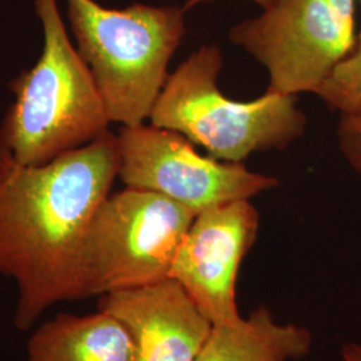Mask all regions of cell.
I'll list each match as a JSON object with an SVG mask.
<instances>
[{
    "mask_svg": "<svg viewBox=\"0 0 361 361\" xmlns=\"http://www.w3.org/2000/svg\"><path fill=\"white\" fill-rule=\"evenodd\" d=\"M331 109L348 113L361 106V43L314 92Z\"/></svg>",
    "mask_w": 361,
    "mask_h": 361,
    "instance_id": "obj_12",
    "label": "cell"
},
{
    "mask_svg": "<svg viewBox=\"0 0 361 361\" xmlns=\"http://www.w3.org/2000/svg\"><path fill=\"white\" fill-rule=\"evenodd\" d=\"M193 212L165 195L126 188L109 194L82 240L79 300L102 297L170 279Z\"/></svg>",
    "mask_w": 361,
    "mask_h": 361,
    "instance_id": "obj_5",
    "label": "cell"
},
{
    "mask_svg": "<svg viewBox=\"0 0 361 361\" xmlns=\"http://www.w3.org/2000/svg\"><path fill=\"white\" fill-rule=\"evenodd\" d=\"M209 1H212V0H186L182 8H183L185 11H189V10H192L194 7H197V6H200V4H204V3H209ZM252 1L257 3L262 8H267V7L271 6V3H274L276 0H252Z\"/></svg>",
    "mask_w": 361,
    "mask_h": 361,
    "instance_id": "obj_15",
    "label": "cell"
},
{
    "mask_svg": "<svg viewBox=\"0 0 361 361\" xmlns=\"http://www.w3.org/2000/svg\"><path fill=\"white\" fill-rule=\"evenodd\" d=\"M185 13L178 6L134 3L113 10L95 0H67L78 52L111 123L131 128L150 119L186 32Z\"/></svg>",
    "mask_w": 361,
    "mask_h": 361,
    "instance_id": "obj_3",
    "label": "cell"
},
{
    "mask_svg": "<svg viewBox=\"0 0 361 361\" xmlns=\"http://www.w3.org/2000/svg\"><path fill=\"white\" fill-rule=\"evenodd\" d=\"M118 170L110 131L40 166L18 162L0 142V276L16 285L19 331L54 305L79 300L82 240Z\"/></svg>",
    "mask_w": 361,
    "mask_h": 361,
    "instance_id": "obj_1",
    "label": "cell"
},
{
    "mask_svg": "<svg viewBox=\"0 0 361 361\" xmlns=\"http://www.w3.org/2000/svg\"><path fill=\"white\" fill-rule=\"evenodd\" d=\"M344 361H361V345L357 343H345L341 348Z\"/></svg>",
    "mask_w": 361,
    "mask_h": 361,
    "instance_id": "obj_14",
    "label": "cell"
},
{
    "mask_svg": "<svg viewBox=\"0 0 361 361\" xmlns=\"http://www.w3.org/2000/svg\"><path fill=\"white\" fill-rule=\"evenodd\" d=\"M116 138L118 177L126 188L165 195L195 216L279 186L274 177L253 173L241 162L198 154L185 135L152 123L123 126Z\"/></svg>",
    "mask_w": 361,
    "mask_h": 361,
    "instance_id": "obj_7",
    "label": "cell"
},
{
    "mask_svg": "<svg viewBox=\"0 0 361 361\" xmlns=\"http://www.w3.org/2000/svg\"><path fill=\"white\" fill-rule=\"evenodd\" d=\"M27 361H135V348L126 326L104 310L59 313L30 336Z\"/></svg>",
    "mask_w": 361,
    "mask_h": 361,
    "instance_id": "obj_10",
    "label": "cell"
},
{
    "mask_svg": "<svg viewBox=\"0 0 361 361\" xmlns=\"http://www.w3.org/2000/svg\"><path fill=\"white\" fill-rule=\"evenodd\" d=\"M337 140L350 166L361 174V106L341 114Z\"/></svg>",
    "mask_w": 361,
    "mask_h": 361,
    "instance_id": "obj_13",
    "label": "cell"
},
{
    "mask_svg": "<svg viewBox=\"0 0 361 361\" xmlns=\"http://www.w3.org/2000/svg\"><path fill=\"white\" fill-rule=\"evenodd\" d=\"M312 335L293 324L280 325L259 307L231 324L213 325L195 361H289L310 353Z\"/></svg>",
    "mask_w": 361,
    "mask_h": 361,
    "instance_id": "obj_11",
    "label": "cell"
},
{
    "mask_svg": "<svg viewBox=\"0 0 361 361\" xmlns=\"http://www.w3.org/2000/svg\"><path fill=\"white\" fill-rule=\"evenodd\" d=\"M98 310L126 326L135 361H195L213 329L173 279L99 297Z\"/></svg>",
    "mask_w": 361,
    "mask_h": 361,
    "instance_id": "obj_9",
    "label": "cell"
},
{
    "mask_svg": "<svg viewBox=\"0 0 361 361\" xmlns=\"http://www.w3.org/2000/svg\"><path fill=\"white\" fill-rule=\"evenodd\" d=\"M359 1H360V4H361V0H359ZM359 43H361V27H360V34H359Z\"/></svg>",
    "mask_w": 361,
    "mask_h": 361,
    "instance_id": "obj_16",
    "label": "cell"
},
{
    "mask_svg": "<svg viewBox=\"0 0 361 361\" xmlns=\"http://www.w3.org/2000/svg\"><path fill=\"white\" fill-rule=\"evenodd\" d=\"M43 50L10 83L15 101L0 125V142L27 166H40L95 141L111 123L99 90L68 38L56 0H35Z\"/></svg>",
    "mask_w": 361,
    "mask_h": 361,
    "instance_id": "obj_2",
    "label": "cell"
},
{
    "mask_svg": "<svg viewBox=\"0 0 361 361\" xmlns=\"http://www.w3.org/2000/svg\"><path fill=\"white\" fill-rule=\"evenodd\" d=\"M258 226L259 214L249 200L228 202L197 214L176 253L169 277L213 325L241 319L237 276L256 241Z\"/></svg>",
    "mask_w": 361,
    "mask_h": 361,
    "instance_id": "obj_8",
    "label": "cell"
},
{
    "mask_svg": "<svg viewBox=\"0 0 361 361\" xmlns=\"http://www.w3.org/2000/svg\"><path fill=\"white\" fill-rule=\"evenodd\" d=\"M221 70L217 46L193 52L169 75L150 123L180 133L226 162L281 150L304 134L307 118L297 107L296 95L267 91L250 102L233 101L219 89Z\"/></svg>",
    "mask_w": 361,
    "mask_h": 361,
    "instance_id": "obj_4",
    "label": "cell"
},
{
    "mask_svg": "<svg viewBox=\"0 0 361 361\" xmlns=\"http://www.w3.org/2000/svg\"><path fill=\"white\" fill-rule=\"evenodd\" d=\"M356 0H276L233 27L231 40L268 70V90L316 92L359 44Z\"/></svg>",
    "mask_w": 361,
    "mask_h": 361,
    "instance_id": "obj_6",
    "label": "cell"
}]
</instances>
